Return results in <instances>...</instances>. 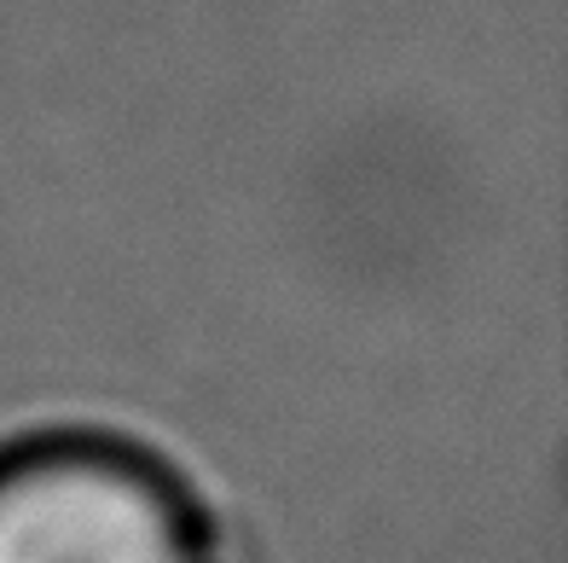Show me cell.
Listing matches in <instances>:
<instances>
[{
    "label": "cell",
    "instance_id": "cell-1",
    "mask_svg": "<svg viewBox=\"0 0 568 563\" xmlns=\"http://www.w3.org/2000/svg\"><path fill=\"white\" fill-rule=\"evenodd\" d=\"M0 563H210V546L158 459L47 436L0 459Z\"/></svg>",
    "mask_w": 568,
    "mask_h": 563
}]
</instances>
